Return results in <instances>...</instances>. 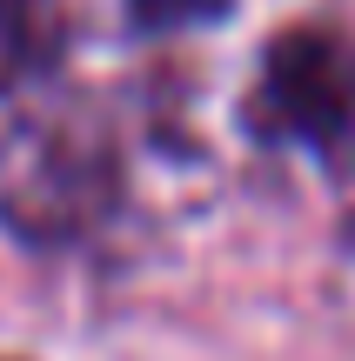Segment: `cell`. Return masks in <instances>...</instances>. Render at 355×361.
<instances>
[{
  "instance_id": "1",
  "label": "cell",
  "mask_w": 355,
  "mask_h": 361,
  "mask_svg": "<svg viewBox=\"0 0 355 361\" xmlns=\"http://www.w3.org/2000/svg\"><path fill=\"white\" fill-rule=\"evenodd\" d=\"M255 128L295 141L335 174H355V34L302 20L268 40L255 80Z\"/></svg>"
},
{
  "instance_id": "3",
  "label": "cell",
  "mask_w": 355,
  "mask_h": 361,
  "mask_svg": "<svg viewBox=\"0 0 355 361\" xmlns=\"http://www.w3.org/2000/svg\"><path fill=\"white\" fill-rule=\"evenodd\" d=\"M228 0H134V13H141L148 27L161 20H201V13H222Z\"/></svg>"
},
{
  "instance_id": "2",
  "label": "cell",
  "mask_w": 355,
  "mask_h": 361,
  "mask_svg": "<svg viewBox=\"0 0 355 361\" xmlns=\"http://www.w3.org/2000/svg\"><path fill=\"white\" fill-rule=\"evenodd\" d=\"M67 40V7L61 0H0V87L61 54Z\"/></svg>"
}]
</instances>
